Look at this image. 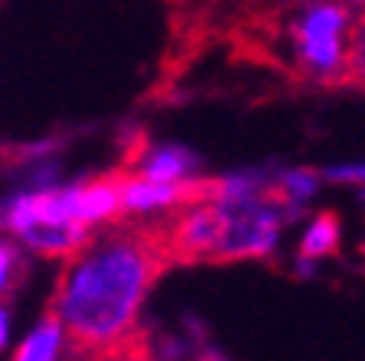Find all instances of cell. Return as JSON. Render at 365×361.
<instances>
[{"mask_svg":"<svg viewBox=\"0 0 365 361\" xmlns=\"http://www.w3.org/2000/svg\"><path fill=\"white\" fill-rule=\"evenodd\" d=\"M49 306L62 319L76 358H147L144 309L173 267L153 221H111L59 261Z\"/></svg>","mask_w":365,"mask_h":361,"instance_id":"cell-1","label":"cell"},{"mask_svg":"<svg viewBox=\"0 0 365 361\" xmlns=\"http://www.w3.org/2000/svg\"><path fill=\"white\" fill-rule=\"evenodd\" d=\"M121 166L160 182H182L190 176H199V157L192 150L180 143H153L147 137L130 140V150Z\"/></svg>","mask_w":365,"mask_h":361,"instance_id":"cell-2","label":"cell"},{"mask_svg":"<svg viewBox=\"0 0 365 361\" xmlns=\"http://www.w3.org/2000/svg\"><path fill=\"white\" fill-rule=\"evenodd\" d=\"M62 150L66 143L59 137H43V140L23 143L10 157L7 173L16 189H53L59 186L62 176Z\"/></svg>","mask_w":365,"mask_h":361,"instance_id":"cell-3","label":"cell"},{"mask_svg":"<svg viewBox=\"0 0 365 361\" xmlns=\"http://www.w3.org/2000/svg\"><path fill=\"white\" fill-rule=\"evenodd\" d=\"M76 215L88 228L121 221V169L98 176H78L76 182Z\"/></svg>","mask_w":365,"mask_h":361,"instance_id":"cell-4","label":"cell"},{"mask_svg":"<svg viewBox=\"0 0 365 361\" xmlns=\"http://www.w3.org/2000/svg\"><path fill=\"white\" fill-rule=\"evenodd\" d=\"M10 358L16 361H62V358H76V348L68 339L62 319L56 316L53 309H43L36 316V323L16 335Z\"/></svg>","mask_w":365,"mask_h":361,"instance_id":"cell-5","label":"cell"},{"mask_svg":"<svg viewBox=\"0 0 365 361\" xmlns=\"http://www.w3.org/2000/svg\"><path fill=\"white\" fill-rule=\"evenodd\" d=\"M339 251V219L333 211H319L300 241V261H323Z\"/></svg>","mask_w":365,"mask_h":361,"instance_id":"cell-6","label":"cell"},{"mask_svg":"<svg viewBox=\"0 0 365 361\" xmlns=\"http://www.w3.org/2000/svg\"><path fill=\"white\" fill-rule=\"evenodd\" d=\"M342 88L365 91V7L352 16L349 49H346V72H342Z\"/></svg>","mask_w":365,"mask_h":361,"instance_id":"cell-7","label":"cell"},{"mask_svg":"<svg viewBox=\"0 0 365 361\" xmlns=\"http://www.w3.org/2000/svg\"><path fill=\"white\" fill-rule=\"evenodd\" d=\"M26 271V251L10 234H0V300H10Z\"/></svg>","mask_w":365,"mask_h":361,"instance_id":"cell-8","label":"cell"},{"mask_svg":"<svg viewBox=\"0 0 365 361\" xmlns=\"http://www.w3.org/2000/svg\"><path fill=\"white\" fill-rule=\"evenodd\" d=\"M16 342V316L7 300H0V355H10Z\"/></svg>","mask_w":365,"mask_h":361,"instance_id":"cell-9","label":"cell"},{"mask_svg":"<svg viewBox=\"0 0 365 361\" xmlns=\"http://www.w3.org/2000/svg\"><path fill=\"white\" fill-rule=\"evenodd\" d=\"M339 4H346V7H352V10H362L365 7V0H339Z\"/></svg>","mask_w":365,"mask_h":361,"instance_id":"cell-10","label":"cell"}]
</instances>
